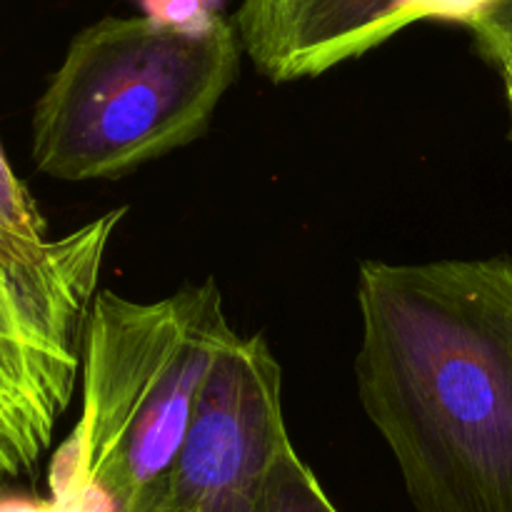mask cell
Wrapping results in <instances>:
<instances>
[{
  "label": "cell",
  "instance_id": "obj_8",
  "mask_svg": "<svg viewBox=\"0 0 512 512\" xmlns=\"http://www.w3.org/2000/svg\"><path fill=\"white\" fill-rule=\"evenodd\" d=\"M258 512H340L318 483L313 470L303 463L293 440L283 445L278 460L265 480Z\"/></svg>",
  "mask_w": 512,
  "mask_h": 512
},
{
  "label": "cell",
  "instance_id": "obj_5",
  "mask_svg": "<svg viewBox=\"0 0 512 512\" xmlns=\"http://www.w3.org/2000/svg\"><path fill=\"white\" fill-rule=\"evenodd\" d=\"M125 208L48 245L0 233V325L33 348L83 368V340L110 238Z\"/></svg>",
  "mask_w": 512,
  "mask_h": 512
},
{
  "label": "cell",
  "instance_id": "obj_6",
  "mask_svg": "<svg viewBox=\"0 0 512 512\" xmlns=\"http://www.w3.org/2000/svg\"><path fill=\"white\" fill-rule=\"evenodd\" d=\"M410 8L413 0H293L243 50L273 83L315 78L410 28Z\"/></svg>",
  "mask_w": 512,
  "mask_h": 512
},
{
  "label": "cell",
  "instance_id": "obj_12",
  "mask_svg": "<svg viewBox=\"0 0 512 512\" xmlns=\"http://www.w3.org/2000/svg\"><path fill=\"white\" fill-rule=\"evenodd\" d=\"M470 30H473L478 48L495 43V40L512 38V0H488Z\"/></svg>",
  "mask_w": 512,
  "mask_h": 512
},
{
  "label": "cell",
  "instance_id": "obj_2",
  "mask_svg": "<svg viewBox=\"0 0 512 512\" xmlns=\"http://www.w3.org/2000/svg\"><path fill=\"white\" fill-rule=\"evenodd\" d=\"M230 335L215 280L153 303L100 290L83 340V408L50 460V500L95 483L123 512H158Z\"/></svg>",
  "mask_w": 512,
  "mask_h": 512
},
{
  "label": "cell",
  "instance_id": "obj_3",
  "mask_svg": "<svg viewBox=\"0 0 512 512\" xmlns=\"http://www.w3.org/2000/svg\"><path fill=\"white\" fill-rule=\"evenodd\" d=\"M243 43L223 18L198 35L143 15L70 40L33 110V163L55 180H110L193 143L235 83Z\"/></svg>",
  "mask_w": 512,
  "mask_h": 512
},
{
  "label": "cell",
  "instance_id": "obj_1",
  "mask_svg": "<svg viewBox=\"0 0 512 512\" xmlns=\"http://www.w3.org/2000/svg\"><path fill=\"white\" fill-rule=\"evenodd\" d=\"M358 395L415 512H512V260H365Z\"/></svg>",
  "mask_w": 512,
  "mask_h": 512
},
{
  "label": "cell",
  "instance_id": "obj_7",
  "mask_svg": "<svg viewBox=\"0 0 512 512\" xmlns=\"http://www.w3.org/2000/svg\"><path fill=\"white\" fill-rule=\"evenodd\" d=\"M78 370L0 325V478L38 470L73 400Z\"/></svg>",
  "mask_w": 512,
  "mask_h": 512
},
{
  "label": "cell",
  "instance_id": "obj_14",
  "mask_svg": "<svg viewBox=\"0 0 512 512\" xmlns=\"http://www.w3.org/2000/svg\"><path fill=\"white\" fill-rule=\"evenodd\" d=\"M0 512H58L53 500L45 498H5L0 495Z\"/></svg>",
  "mask_w": 512,
  "mask_h": 512
},
{
  "label": "cell",
  "instance_id": "obj_13",
  "mask_svg": "<svg viewBox=\"0 0 512 512\" xmlns=\"http://www.w3.org/2000/svg\"><path fill=\"white\" fill-rule=\"evenodd\" d=\"M480 53H483L485 60L495 65V70L500 73L505 83V93L512 90V38L495 40V43L480 45Z\"/></svg>",
  "mask_w": 512,
  "mask_h": 512
},
{
  "label": "cell",
  "instance_id": "obj_16",
  "mask_svg": "<svg viewBox=\"0 0 512 512\" xmlns=\"http://www.w3.org/2000/svg\"><path fill=\"white\" fill-rule=\"evenodd\" d=\"M160 512H163V510H160Z\"/></svg>",
  "mask_w": 512,
  "mask_h": 512
},
{
  "label": "cell",
  "instance_id": "obj_4",
  "mask_svg": "<svg viewBox=\"0 0 512 512\" xmlns=\"http://www.w3.org/2000/svg\"><path fill=\"white\" fill-rule=\"evenodd\" d=\"M283 378L263 335L233 330L168 475L163 512H258L283 445Z\"/></svg>",
  "mask_w": 512,
  "mask_h": 512
},
{
  "label": "cell",
  "instance_id": "obj_11",
  "mask_svg": "<svg viewBox=\"0 0 512 512\" xmlns=\"http://www.w3.org/2000/svg\"><path fill=\"white\" fill-rule=\"evenodd\" d=\"M290 3H293V0H243L233 18L240 43L248 45L250 40H255L260 33H265Z\"/></svg>",
  "mask_w": 512,
  "mask_h": 512
},
{
  "label": "cell",
  "instance_id": "obj_9",
  "mask_svg": "<svg viewBox=\"0 0 512 512\" xmlns=\"http://www.w3.org/2000/svg\"><path fill=\"white\" fill-rule=\"evenodd\" d=\"M0 233L13 235L30 245H48V225L30 195L28 185L15 175L8 163L3 145H0Z\"/></svg>",
  "mask_w": 512,
  "mask_h": 512
},
{
  "label": "cell",
  "instance_id": "obj_10",
  "mask_svg": "<svg viewBox=\"0 0 512 512\" xmlns=\"http://www.w3.org/2000/svg\"><path fill=\"white\" fill-rule=\"evenodd\" d=\"M135 3L150 23L188 35L208 33L225 18V0H135Z\"/></svg>",
  "mask_w": 512,
  "mask_h": 512
},
{
  "label": "cell",
  "instance_id": "obj_15",
  "mask_svg": "<svg viewBox=\"0 0 512 512\" xmlns=\"http://www.w3.org/2000/svg\"><path fill=\"white\" fill-rule=\"evenodd\" d=\"M508 103H510V138H512V90L508 93Z\"/></svg>",
  "mask_w": 512,
  "mask_h": 512
}]
</instances>
